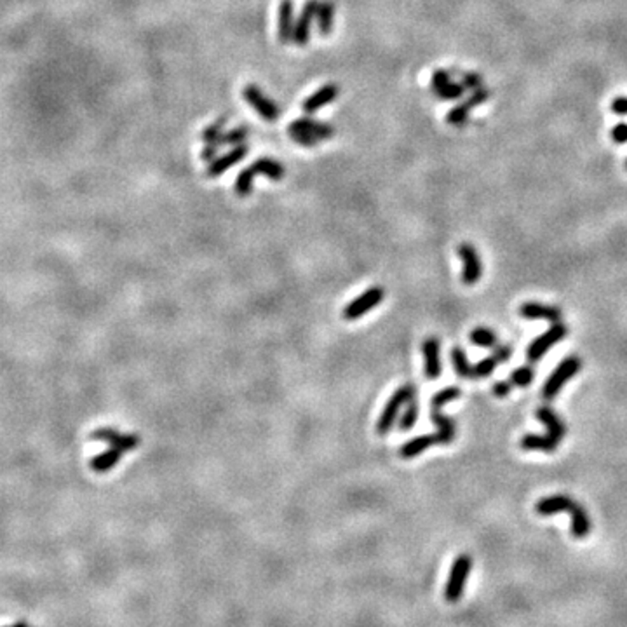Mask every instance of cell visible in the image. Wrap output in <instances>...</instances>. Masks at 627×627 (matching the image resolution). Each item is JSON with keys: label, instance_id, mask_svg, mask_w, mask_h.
<instances>
[{"label": "cell", "instance_id": "obj_21", "mask_svg": "<svg viewBox=\"0 0 627 627\" xmlns=\"http://www.w3.org/2000/svg\"><path fill=\"white\" fill-rule=\"evenodd\" d=\"M559 441H556L554 438H550L549 434L539 435V434H526L521 439V448L525 451H545L552 453L556 451Z\"/></svg>", "mask_w": 627, "mask_h": 627}, {"label": "cell", "instance_id": "obj_34", "mask_svg": "<svg viewBox=\"0 0 627 627\" xmlns=\"http://www.w3.org/2000/svg\"><path fill=\"white\" fill-rule=\"evenodd\" d=\"M247 134H249V131H247L246 127L232 129V131L222 134V138H219V146L222 145H232V146L240 145V143H244V139H247Z\"/></svg>", "mask_w": 627, "mask_h": 627}, {"label": "cell", "instance_id": "obj_30", "mask_svg": "<svg viewBox=\"0 0 627 627\" xmlns=\"http://www.w3.org/2000/svg\"><path fill=\"white\" fill-rule=\"evenodd\" d=\"M465 93V87H463L462 82H449L448 86L441 87V89L434 91L435 96L442 101H453V100H460Z\"/></svg>", "mask_w": 627, "mask_h": 627}, {"label": "cell", "instance_id": "obj_43", "mask_svg": "<svg viewBox=\"0 0 627 627\" xmlns=\"http://www.w3.org/2000/svg\"><path fill=\"white\" fill-rule=\"evenodd\" d=\"M216 152H218V145H206L204 150L201 152V159L206 160V162H212L216 157Z\"/></svg>", "mask_w": 627, "mask_h": 627}, {"label": "cell", "instance_id": "obj_35", "mask_svg": "<svg viewBox=\"0 0 627 627\" xmlns=\"http://www.w3.org/2000/svg\"><path fill=\"white\" fill-rule=\"evenodd\" d=\"M288 134H289V138L296 143V145H302V146H305V148H312V146L319 145V141H320V139L316 138V136L307 134V132L298 131V129L288 127Z\"/></svg>", "mask_w": 627, "mask_h": 627}, {"label": "cell", "instance_id": "obj_13", "mask_svg": "<svg viewBox=\"0 0 627 627\" xmlns=\"http://www.w3.org/2000/svg\"><path fill=\"white\" fill-rule=\"evenodd\" d=\"M424 359H425V376L427 380H438L441 375V359H439V345L438 338L431 336L424 341Z\"/></svg>", "mask_w": 627, "mask_h": 627}, {"label": "cell", "instance_id": "obj_19", "mask_svg": "<svg viewBox=\"0 0 627 627\" xmlns=\"http://www.w3.org/2000/svg\"><path fill=\"white\" fill-rule=\"evenodd\" d=\"M536 418L542 421L543 425L547 427V434L550 438H554L556 441H561L564 438V432H566V427H564L563 420L550 410L549 406H542L536 410Z\"/></svg>", "mask_w": 627, "mask_h": 627}, {"label": "cell", "instance_id": "obj_20", "mask_svg": "<svg viewBox=\"0 0 627 627\" xmlns=\"http://www.w3.org/2000/svg\"><path fill=\"white\" fill-rule=\"evenodd\" d=\"M439 439L438 434H427V435H418V438L411 439V441L404 442L399 449V455L403 458H413V456H418L420 453H424L425 449H428L431 446L438 444Z\"/></svg>", "mask_w": 627, "mask_h": 627}, {"label": "cell", "instance_id": "obj_9", "mask_svg": "<svg viewBox=\"0 0 627 627\" xmlns=\"http://www.w3.org/2000/svg\"><path fill=\"white\" fill-rule=\"evenodd\" d=\"M247 150L249 148H247V145H244V143L233 146L229 153H225V155H222V157H218V159L212 160V162L208 166L206 174H208L209 178L222 176L223 173H226L230 167H233L235 164H239L240 160L247 155Z\"/></svg>", "mask_w": 627, "mask_h": 627}, {"label": "cell", "instance_id": "obj_31", "mask_svg": "<svg viewBox=\"0 0 627 627\" xmlns=\"http://www.w3.org/2000/svg\"><path fill=\"white\" fill-rule=\"evenodd\" d=\"M469 114H470V107H469V103L465 101V103L456 104V107H453L451 110H449V114L446 115V122L451 125H456V127H460V125H463L467 121H469Z\"/></svg>", "mask_w": 627, "mask_h": 627}, {"label": "cell", "instance_id": "obj_15", "mask_svg": "<svg viewBox=\"0 0 627 627\" xmlns=\"http://www.w3.org/2000/svg\"><path fill=\"white\" fill-rule=\"evenodd\" d=\"M289 127L298 129V131L307 132V134L316 136V138H319L320 141H323V139L331 138V136H334V132H336V129H334L331 124H327V122L314 121V118H309V117L296 118L295 122L289 124Z\"/></svg>", "mask_w": 627, "mask_h": 627}, {"label": "cell", "instance_id": "obj_1", "mask_svg": "<svg viewBox=\"0 0 627 627\" xmlns=\"http://www.w3.org/2000/svg\"><path fill=\"white\" fill-rule=\"evenodd\" d=\"M470 570H472V557L469 554L456 556V559L451 564V570H449L448 580H446L444 592H442L446 601H460V598L463 596V591H465V584L469 580Z\"/></svg>", "mask_w": 627, "mask_h": 627}, {"label": "cell", "instance_id": "obj_10", "mask_svg": "<svg viewBox=\"0 0 627 627\" xmlns=\"http://www.w3.org/2000/svg\"><path fill=\"white\" fill-rule=\"evenodd\" d=\"M338 94H340V87H338V84H333V82L326 84V86H323L320 89H317L316 93H312L305 101H303V104H302L303 111H305V114H316L317 110L324 108L326 104L333 103V101L338 98Z\"/></svg>", "mask_w": 627, "mask_h": 627}, {"label": "cell", "instance_id": "obj_41", "mask_svg": "<svg viewBox=\"0 0 627 627\" xmlns=\"http://www.w3.org/2000/svg\"><path fill=\"white\" fill-rule=\"evenodd\" d=\"M612 111L615 115H627V98L626 96H617L612 101Z\"/></svg>", "mask_w": 627, "mask_h": 627}, {"label": "cell", "instance_id": "obj_12", "mask_svg": "<svg viewBox=\"0 0 627 627\" xmlns=\"http://www.w3.org/2000/svg\"><path fill=\"white\" fill-rule=\"evenodd\" d=\"M293 28H295V3L293 0H281L277 20V35L281 44H289L293 40Z\"/></svg>", "mask_w": 627, "mask_h": 627}, {"label": "cell", "instance_id": "obj_3", "mask_svg": "<svg viewBox=\"0 0 627 627\" xmlns=\"http://www.w3.org/2000/svg\"><path fill=\"white\" fill-rule=\"evenodd\" d=\"M582 368V361L577 355H570V357L563 359L561 364L550 373V376L547 378V382L543 383L542 396L543 399H552L559 394V390L563 389L564 383L571 378V376L577 375Z\"/></svg>", "mask_w": 627, "mask_h": 627}, {"label": "cell", "instance_id": "obj_39", "mask_svg": "<svg viewBox=\"0 0 627 627\" xmlns=\"http://www.w3.org/2000/svg\"><path fill=\"white\" fill-rule=\"evenodd\" d=\"M610 134H612L613 141L619 143V145L627 143V122H619L617 125H613V129Z\"/></svg>", "mask_w": 627, "mask_h": 627}, {"label": "cell", "instance_id": "obj_45", "mask_svg": "<svg viewBox=\"0 0 627 627\" xmlns=\"http://www.w3.org/2000/svg\"><path fill=\"white\" fill-rule=\"evenodd\" d=\"M626 169H627V160H626Z\"/></svg>", "mask_w": 627, "mask_h": 627}, {"label": "cell", "instance_id": "obj_5", "mask_svg": "<svg viewBox=\"0 0 627 627\" xmlns=\"http://www.w3.org/2000/svg\"><path fill=\"white\" fill-rule=\"evenodd\" d=\"M242 96L246 100V103L249 107H253L256 110V114L260 115L263 121L267 122H274L277 121L281 111H279V107L274 103L272 100H268L263 93L260 91V87H256L254 84H247L242 91Z\"/></svg>", "mask_w": 627, "mask_h": 627}, {"label": "cell", "instance_id": "obj_29", "mask_svg": "<svg viewBox=\"0 0 627 627\" xmlns=\"http://www.w3.org/2000/svg\"><path fill=\"white\" fill-rule=\"evenodd\" d=\"M225 124H226V118H218V121L212 122L211 125H208V127L202 131V141H204L206 145H218L219 146V138H222Z\"/></svg>", "mask_w": 627, "mask_h": 627}, {"label": "cell", "instance_id": "obj_26", "mask_svg": "<svg viewBox=\"0 0 627 627\" xmlns=\"http://www.w3.org/2000/svg\"><path fill=\"white\" fill-rule=\"evenodd\" d=\"M451 361H453V368H455L456 375L460 378H472V366H470L469 359H467L465 352L462 350L460 347H455L451 350Z\"/></svg>", "mask_w": 627, "mask_h": 627}, {"label": "cell", "instance_id": "obj_27", "mask_svg": "<svg viewBox=\"0 0 627 627\" xmlns=\"http://www.w3.org/2000/svg\"><path fill=\"white\" fill-rule=\"evenodd\" d=\"M418 415H420V406H418V401L417 397H415V399H411L410 403L406 404L403 417L399 418L401 431H410V428H413V425L417 424L418 420Z\"/></svg>", "mask_w": 627, "mask_h": 627}, {"label": "cell", "instance_id": "obj_40", "mask_svg": "<svg viewBox=\"0 0 627 627\" xmlns=\"http://www.w3.org/2000/svg\"><path fill=\"white\" fill-rule=\"evenodd\" d=\"M512 354V348L509 345H495L493 348V357L497 359L498 362H505Z\"/></svg>", "mask_w": 627, "mask_h": 627}, {"label": "cell", "instance_id": "obj_36", "mask_svg": "<svg viewBox=\"0 0 627 627\" xmlns=\"http://www.w3.org/2000/svg\"><path fill=\"white\" fill-rule=\"evenodd\" d=\"M449 82H451V75H449V72H446V70L439 68V70H435L434 73H432V77H431V89L432 91H438V89H441V87L448 86Z\"/></svg>", "mask_w": 627, "mask_h": 627}, {"label": "cell", "instance_id": "obj_6", "mask_svg": "<svg viewBox=\"0 0 627 627\" xmlns=\"http://www.w3.org/2000/svg\"><path fill=\"white\" fill-rule=\"evenodd\" d=\"M383 295H385V291H383V288H380V286L369 288L368 291H364L361 296H357L354 302H350L347 307H345L343 319L355 320V319H359V317H362L364 314H368L369 310L375 309V307L382 302Z\"/></svg>", "mask_w": 627, "mask_h": 627}, {"label": "cell", "instance_id": "obj_16", "mask_svg": "<svg viewBox=\"0 0 627 627\" xmlns=\"http://www.w3.org/2000/svg\"><path fill=\"white\" fill-rule=\"evenodd\" d=\"M519 314H521L525 319H545L552 324L561 323V310L557 309V307L542 305V303L535 302L522 303L521 309H519Z\"/></svg>", "mask_w": 627, "mask_h": 627}, {"label": "cell", "instance_id": "obj_8", "mask_svg": "<svg viewBox=\"0 0 627 627\" xmlns=\"http://www.w3.org/2000/svg\"><path fill=\"white\" fill-rule=\"evenodd\" d=\"M458 256L463 260L462 281L465 282L467 286L476 284L481 279V274H483V267H481V260L476 247L470 246V244H460Z\"/></svg>", "mask_w": 627, "mask_h": 627}, {"label": "cell", "instance_id": "obj_23", "mask_svg": "<svg viewBox=\"0 0 627 627\" xmlns=\"http://www.w3.org/2000/svg\"><path fill=\"white\" fill-rule=\"evenodd\" d=\"M251 166H253V169L256 171V174H263V176L270 178V180H274V181L282 180L286 174L284 166L274 159H258L256 162H253Z\"/></svg>", "mask_w": 627, "mask_h": 627}, {"label": "cell", "instance_id": "obj_22", "mask_svg": "<svg viewBox=\"0 0 627 627\" xmlns=\"http://www.w3.org/2000/svg\"><path fill=\"white\" fill-rule=\"evenodd\" d=\"M316 20H317V30L323 37H327L333 31L334 24V6L331 0H323V2L317 3L316 10Z\"/></svg>", "mask_w": 627, "mask_h": 627}, {"label": "cell", "instance_id": "obj_38", "mask_svg": "<svg viewBox=\"0 0 627 627\" xmlns=\"http://www.w3.org/2000/svg\"><path fill=\"white\" fill-rule=\"evenodd\" d=\"M490 94H491L490 91L483 89V87H479V89L472 91V94H470V98H469V100H467V103H469L470 108L479 107V104H483L484 101H488Z\"/></svg>", "mask_w": 627, "mask_h": 627}, {"label": "cell", "instance_id": "obj_33", "mask_svg": "<svg viewBox=\"0 0 627 627\" xmlns=\"http://www.w3.org/2000/svg\"><path fill=\"white\" fill-rule=\"evenodd\" d=\"M533 376H535V371H533L532 366H521V368L512 371L511 383L518 387H526L533 382Z\"/></svg>", "mask_w": 627, "mask_h": 627}, {"label": "cell", "instance_id": "obj_14", "mask_svg": "<svg viewBox=\"0 0 627 627\" xmlns=\"http://www.w3.org/2000/svg\"><path fill=\"white\" fill-rule=\"evenodd\" d=\"M431 420L434 421L435 427H438V432H435V434H438L439 444H449V442L455 439L456 434L455 421L449 417H446L441 411V406H435V404H431Z\"/></svg>", "mask_w": 627, "mask_h": 627}, {"label": "cell", "instance_id": "obj_11", "mask_svg": "<svg viewBox=\"0 0 627 627\" xmlns=\"http://www.w3.org/2000/svg\"><path fill=\"white\" fill-rule=\"evenodd\" d=\"M93 438L94 439H103L110 444V448L115 449H121L122 453L124 451H131L138 446L139 438L134 434H118L115 428H100V431H94L93 432Z\"/></svg>", "mask_w": 627, "mask_h": 627}, {"label": "cell", "instance_id": "obj_7", "mask_svg": "<svg viewBox=\"0 0 627 627\" xmlns=\"http://www.w3.org/2000/svg\"><path fill=\"white\" fill-rule=\"evenodd\" d=\"M317 0H307V3L303 6L302 14L298 16V20L295 21V28H293V42H295L298 47H305L310 40V31H312V23L316 20V10H317Z\"/></svg>", "mask_w": 627, "mask_h": 627}, {"label": "cell", "instance_id": "obj_37", "mask_svg": "<svg viewBox=\"0 0 627 627\" xmlns=\"http://www.w3.org/2000/svg\"><path fill=\"white\" fill-rule=\"evenodd\" d=\"M462 84L465 89L470 91H476L483 86V77L479 73H474V72H467L462 75Z\"/></svg>", "mask_w": 627, "mask_h": 627}, {"label": "cell", "instance_id": "obj_44", "mask_svg": "<svg viewBox=\"0 0 627 627\" xmlns=\"http://www.w3.org/2000/svg\"><path fill=\"white\" fill-rule=\"evenodd\" d=\"M7 627H28V626H24V624H16V626H7Z\"/></svg>", "mask_w": 627, "mask_h": 627}, {"label": "cell", "instance_id": "obj_25", "mask_svg": "<svg viewBox=\"0 0 627 627\" xmlns=\"http://www.w3.org/2000/svg\"><path fill=\"white\" fill-rule=\"evenodd\" d=\"M254 176H256V171L253 169V166H247L246 169H242L239 173L235 180V194L239 197H247V195L253 192V183H254Z\"/></svg>", "mask_w": 627, "mask_h": 627}, {"label": "cell", "instance_id": "obj_42", "mask_svg": "<svg viewBox=\"0 0 627 627\" xmlns=\"http://www.w3.org/2000/svg\"><path fill=\"white\" fill-rule=\"evenodd\" d=\"M512 390V383L511 382H497L493 385V394L497 397H505L509 396Z\"/></svg>", "mask_w": 627, "mask_h": 627}, {"label": "cell", "instance_id": "obj_2", "mask_svg": "<svg viewBox=\"0 0 627 627\" xmlns=\"http://www.w3.org/2000/svg\"><path fill=\"white\" fill-rule=\"evenodd\" d=\"M415 397H417V389H415V385L408 383V385L399 387V389L396 390V394L387 401L385 408H383L382 415H380L378 421H376V432H378L380 435L389 434L392 425L396 424L397 413H399L401 406H403V404H408L411 399H415Z\"/></svg>", "mask_w": 627, "mask_h": 627}, {"label": "cell", "instance_id": "obj_4", "mask_svg": "<svg viewBox=\"0 0 627 627\" xmlns=\"http://www.w3.org/2000/svg\"><path fill=\"white\" fill-rule=\"evenodd\" d=\"M568 330L563 323H554L552 326L549 327L547 331H543L539 338L529 343L528 350H526V357H528L529 362H536L547 350H549L552 345H556L557 341L563 340L566 336Z\"/></svg>", "mask_w": 627, "mask_h": 627}, {"label": "cell", "instance_id": "obj_32", "mask_svg": "<svg viewBox=\"0 0 627 627\" xmlns=\"http://www.w3.org/2000/svg\"><path fill=\"white\" fill-rule=\"evenodd\" d=\"M497 364L498 361L493 355L481 359L476 366H472V378H486V376H490L495 371Z\"/></svg>", "mask_w": 627, "mask_h": 627}, {"label": "cell", "instance_id": "obj_17", "mask_svg": "<svg viewBox=\"0 0 627 627\" xmlns=\"http://www.w3.org/2000/svg\"><path fill=\"white\" fill-rule=\"evenodd\" d=\"M573 504V498L566 497V495H552V497L540 498L535 505V511L542 516H552L556 512L570 511Z\"/></svg>", "mask_w": 627, "mask_h": 627}, {"label": "cell", "instance_id": "obj_28", "mask_svg": "<svg viewBox=\"0 0 627 627\" xmlns=\"http://www.w3.org/2000/svg\"><path fill=\"white\" fill-rule=\"evenodd\" d=\"M470 341L479 345V347L491 348L497 345V334L488 327H476V330L470 331Z\"/></svg>", "mask_w": 627, "mask_h": 627}, {"label": "cell", "instance_id": "obj_18", "mask_svg": "<svg viewBox=\"0 0 627 627\" xmlns=\"http://www.w3.org/2000/svg\"><path fill=\"white\" fill-rule=\"evenodd\" d=\"M568 512H570L571 521V535L575 539H585L591 533V519H589L587 511L580 504L575 502Z\"/></svg>", "mask_w": 627, "mask_h": 627}, {"label": "cell", "instance_id": "obj_24", "mask_svg": "<svg viewBox=\"0 0 627 627\" xmlns=\"http://www.w3.org/2000/svg\"><path fill=\"white\" fill-rule=\"evenodd\" d=\"M121 455H122L121 449L108 448L107 451L94 456V458L91 460V467H93V470H96V472H107V470L114 469V467L117 465L118 460H121Z\"/></svg>", "mask_w": 627, "mask_h": 627}]
</instances>
